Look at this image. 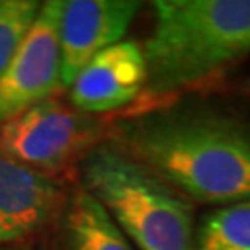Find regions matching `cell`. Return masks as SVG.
<instances>
[{"label": "cell", "mask_w": 250, "mask_h": 250, "mask_svg": "<svg viewBox=\"0 0 250 250\" xmlns=\"http://www.w3.org/2000/svg\"><path fill=\"white\" fill-rule=\"evenodd\" d=\"M130 158L202 202L250 198V135L211 115H172L126 135Z\"/></svg>", "instance_id": "1"}, {"label": "cell", "mask_w": 250, "mask_h": 250, "mask_svg": "<svg viewBox=\"0 0 250 250\" xmlns=\"http://www.w3.org/2000/svg\"><path fill=\"white\" fill-rule=\"evenodd\" d=\"M152 9L143 48L152 93L204 80L250 52V0H158Z\"/></svg>", "instance_id": "2"}, {"label": "cell", "mask_w": 250, "mask_h": 250, "mask_svg": "<svg viewBox=\"0 0 250 250\" xmlns=\"http://www.w3.org/2000/svg\"><path fill=\"white\" fill-rule=\"evenodd\" d=\"M83 180L139 250H197L191 204L134 158L97 148L83 161Z\"/></svg>", "instance_id": "3"}, {"label": "cell", "mask_w": 250, "mask_h": 250, "mask_svg": "<svg viewBox=\"0 0 250 250\" xmlns=\"http://www.w3.org/2000/svg\"><path fill=\"white\" fill-rule=\"evenodd\" d=\"M95 134V125L80 111L48 99L0 126V152L54 178L71 167Z\"/></svg>", "instance_id": "4"}, {"label": "cell", "mask_w": 250, "mask_h": 250, "mask_svg": "<svg viewBox=\"0 0 250 250\" xmlns=\"http://www.w3.org/2000/svg\"><path fill=\"white\" fill-rule=\"evenodd\" d=\"M63 0L43 2L0 76V126L58 93L62 85L60 21Z\"/></svg>", "instance_id": "5"}, {"label": "cell", "mask_w": 250, "mask_h": 250, "mask_svg": "<svg viewBox=\"0 0 250 250\" xmlns=\"http://www.w3.org/2000/svg\"><path fill=\"white\" fill-rule=\"evenodd\" d=\"M139 6L135 0H63L60 21L63 87H71L97 54L121 43Z\"/></svg>", "instance_id": "6"}, {"label": "cell", "mask_w": 250, "mask_h": 250, "mask_svg": "<svg viewBox=\"0 0 250 250\" xmlns=\"http://www.w3.org/2000/svg\"><path fill=\"white\" fill-rule=\"evenodd\" d=\"M148 82L143 48L121 41L91 60L71 85V102L78 111L106 113L130 104Z\"/></svg>", "instance_id": "7"}, {"label": "cell", "mask_w": 250, "mask_h": 250, "mask_svg": "<svg viewBox=\"0 0 250 250\" xmlns=\"http://www.w3.org/2000/svg\"><path fill=\"white\" fill-rule=\"evenodd\" d=\"M62 186L0 152V245L43 230L62 204Z\"/></svg>", "instance_id": "8"}, {"label": "cell", "mask_w": 250, "mask_h": 250, "mask_svg": "<svg viewBox=\"0 0 250 250\" xmlns=\"http://www.w3.org/2000/svg\"><path fill=\"white\" fill-rule=\"evenodd\" d=\"M69 250H134L128 237L85 188L72 195L67 213Z\"/></svg>", "instance_id": "9"}, {"label": "cell", "mask_w": 250, "mask_h": 250, "mask_svg": "<svg viewBox=\"0 0 250 250\" xmlns=\"http://www.w3.org/2000/svg\"><path fill=\"white\" fill-rule=\"evenodd\" d=\"M197 250H250V198L208 215L200 226Z\"/></svg>", "instance_id": "10"}, {"label": "cell", "mask_w": 250, "mask_h": 250, "mask_svg": "<svg viewBox=\"0 0 250 250\" xmlns=\"http://www.w3.org/2000/svg\"><path fill=\"white\" fill-rule=\"evenodd\" d=\"M39 8L41 2L36 0H0V76L36 21Z\"/></svg>", "instance_id": "11"}]
</instances>
